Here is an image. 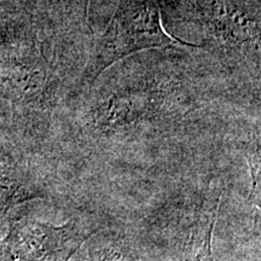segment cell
<instances>
[{
  "label": "cell",
  "mask_w": 261,
  "mask_h": 261,
  "mask_svg": "<svg viewBox=\"0 0 261 261\" xmlns=\"http://www.w3.org/2000/svg\"><path fill=\"white\" fill-rule=\"evenodd\" d=\"M96 231L76 220L62 226L31 218L12 220L0 244V261H69Z\"/></svg>",
  "instance_id": "2"
},
{
  "label": "cell",
  "mask_w": 261,
  "mask_h": 261,
  "mask_svg": "<svg viewBox=\"0 0 261 261\" xmlns=\"http://www.w3.org/2000/svg\"><path fill=\"white\" fill-rule=\"evenodd\" d=\"M197 6L205 28L215 37L234 46L247 44L257 48L259 8L241 0H197Z\"/></svg>",
  "instance_id": "3"
},
{
  "label": "cell",
  "mask_w": 261,
  "mask_h": 261,
  "mask_svg": "<svg viewBox=\"0 0 261 261\" xmlns=\"http://www.w3.org/2000/svg\"><path fill=\"white\" fill-rule=\"evenodd\" d=\"M169 46L201 48L165 31L161 0H119L112 19L94 41L81 86H92L108 68L129 55Z\"/></svg>",
  "instance_id": "1"
},
{
  "label": "cell",
  "mask_w": 261,
  "mask_h": 261,
  "mask_svg": "<svg viewBox=\"0 0 261 261\" xmlns=\"http://www.w3.org/2000/svg\"><path fill=\"white\" fill-rule=\"evenodd\" d=\"M220 200L219 196L213 204H208L200 218L192 225L182 253V261H214L212 241L219 214Z\"/></svg>",
  "instance_id": "4"
},
{
  "label": "cell",
  "mask_w": 261,
  "mask_h": 261,
  "mask_svg": "<svg viewBox=\"0 0 261 261\" xmlns=\"http://www.w3.org/2000/svg\"><path fill=\"white\" fill-rule=\"evenodd\" d=\"M31 197L17 179L0 173V214H5L12 205Z\"/></svg>",
  "instance_id": "5"
}]
</instances>
